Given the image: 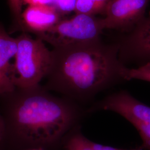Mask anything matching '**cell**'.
<instances>
[{"label": "cell", "mask_w": 150, "mask_h": 150, "mask_svg": "<svg viewBox=\"0 0 150 150\" xmlns=\"http://www.w3.org/2000/svg\"><path fill=\"white\" fill-rule=\"evenodd\" d=\"M23 4H28L30 6H52L53 0H22Z\"/></svg>", "instance_id": "9a60e30c"}, {"label": "cell", "mask_w": 150, "mask_h": 150, "mask_svg": "<svg viewBox=\"0 0 150 150\" xmlns=\"http://www.w3.org/2000/svg\"><path fill=\"white\" fill-rule=\"evenodd\" d=\"M149 4V0H111L103 14L105 28L131 31L146 15Z\"/></svg>", "instance_id": "52a82bcc"}, {"label": "cell", "mask_w": 150, "mask_h": 150, "mask_svg": "<svg viewBox=\"0 0 150 150\" xmlns=\"http://www.w3.org/2000/svg\"><path fill=\"white\" fill-rule=\"evenodd\" d=\"M122 76L124 81L139 80L150 82V62L134 68L125 67Z\"/></svg>", "instance_id": "8fae6325"}, {"label": "cell", "mask_w": 150, "mask_h": 150, "mask_svg": "<svg viewBox=\"0 0 150 150\" xmlns=\"http://www.w3.org/2000/svg\"><path fill=\"white\" fill-rule=\"evenodd\" d=\"M98 6L100 8L102 12V15L104 14L107 5L109 4L111 0H93Z\"/></svg>", "instance_id": "2e32d148"}, {"label": "cell", "mask_w": 150, "mask_h": 150, "mask_svg": "<svg viewBox=\"0 0 150 150\" xmlns=\"http://www.w3.org/2000/svg\"><path fill=\"white\" fill-rule=\"evenodd\" d=\"M17 50L16 38L10 36L0 23V95L15 88L10 80V73L12 65L10 60L15 56Z\"/></svg>", "instance_id": "9c48e42d"}, {"label": "cell", "mask_w": 150, "mask_h": 150, "mask_svg": "<svg viewBox=\"0 0 150 150\" xmlns=\"http://www.w3.org/2000/svg\"><path fill=\"white\" fill-rule=\"evenodd\" d=\"M26 150H45L43 148H34V149H31Z\"/></svg>", "instance_id": "ac0fdd59"}, {"label": "cell", "mask_w": 150, "mask_h": 150, "mask_svg": "<svg viewBox=\"0 0 150 150\" xmlns=\"http://www.w3.org/2000/svg\"><path fill=\"white\" fill-rule=\"evenodd\" d=\"M110 111L131 123L139 132L144 150H150V106L135 98L127 91L112 93L93 105L88 112Z\"/></svg>", "instance_id": "5b68a950"}, {"label": "cell", "mask_w": 150, "mask_h": 150, "mask_svg": "<svg viewBox=\"0 0 150 150\" xmlns=\"http://www.w3.org/2000/svg\"><path fill=\"white\" fill-rule=\"evenodd\" d=\"M17 50L10 78L15 87L27 88L40 85L48 74L51 63V50L43 41L25 33L16 38Z\"/></svg>", "instance_id": "3957f363"}, {"label": "cell", "mask_w": 150, "mask_h": 150, "mask_svg": "<svg viewBox=\"0 0 150 150\" xmlns=\"http://www.w3.org/2000/svg\"><path fill=\"white\" fill-rule=\"evenodd\" d=\"M2 122H1V116H0V143L1 141V139H2Z\"/></svg>", "instance_id": "e0dca14e"}, {"label": "cell", "mask_w": 150, "mask_h": 150, "mask_svg": "<svg viewBox=\"0 0 150 150\" xmlns=\"http://www.w3.org/2000/svg\"><path fill=\"white\" fill-rule=\"evenodd\" d=\"M76 0H53L52 6L63 16L75 11Z\"/></svg>", "instance_id": "5bb4252c"}, {"label": "cell", "mask_w": 150, "mask_h": 150, "mask_svg": "<svg viewBox=\"0 0 150 150\" xmlns=\"http://www.w3.org/2000/svg\"><path fill=\"white\" fill-rule=\"evenodd\" d=\"M64 150H144L140 146L134 149H121L92 142L86 138L77 127L67 134L62 142Z\"/></svg>", "instance_id": "30bf717a"}, {"label": "cell", "mask_w": 150, "mask_h": 150, "mask_svg": "<svg viewBox=\"0 0 150 150\" xmlns=\"http://www.w3.org/2000/svg\"><path fill=\"white\" fill-rule=\"evenodd\" d=\"M104 30L103 18L75 14L70 18H64L46 32L36 36L43 42L57 47L101 39Z\"/></svg>", "instance_id": "277c9868"}, {"label": "cell", "mask_w": 150, "mask_h": 150, "mask_svg": "<svg viewBox=\"0 0 150 150\" xmlns=\"http://www.w3.org/2000/svg\"><path fill=\"white\" fill-rule=\"evenodd\" d=\"M64 18L53 6H29L22 14V31L37 35L46 32Z\"/></svg>", "instance_id": "ba28073f"}, {"label": "cell", "mask_w": 150, "mask_h": 150, "mask_svg": "<svg viewBox=\"0 0 150 150\" xmlns=\"http://www.w3.org/2000/svg\"><path fill=\"white\" fill-rule=\"evenodd\" d=\"M116 43L119 59L126 67L127 64L139 67L150 62V11Z\"/></svg>", "instance_id": "8992f818"}, {"label": "cell", "mask_w": 150, "mask_h": 150, "mask_svg": "<svg viewBox=\"0 0 150 150\" xmlns=\"http://www.w3.org/2000/svg\"><path fill=\"white\" fill-rule=\"evenodd\" d=\"M125 67L119 59L117 43H105L101 38L54 47L43 86L77 103L89 101L124 81Z\"/></svg>", "instance_id": "7a4b0ae2"}, {"label": "cell", "mask_w": 150, "mask_h": 150, "mask_svg": "<svg viewBox=\"0 0 150 150\" xmlns=\"http://www.w3.org/2000/svg\"><path fill=\"white\" fill-rule=\"evenodd\" d=\"M82 113L77 103L52 95L40 84L15 87L0 95V149L54 147L78 125Z\"/></svg>", "instance_id": "6da1fadb"}, {"label": "cell", "mask_w": 150, "mask_h": 150, "mask_svg": "<svg viewBox=\"0 0 150 150\" xmlns=\"http://www.w3.org/2000/svg\"><path fill=\"white\" fill-rule=\"evenodd\" d=\"M11 12L13 15L16 27L23 30L22 22V7L23 5L22 0H8Z\"/></svg>", "instance_id": "4fadbf2b"}, {"label": "cell", "mask_w": 150, "mask_h": 150, "mask_svg": "<svg viewBox=\"0 0 150 150\" xmlns=\"http://www.w3.org/2000/svg\"><path fill=\"white\" fill-rule=\"evenodd\" d=\"M74 12L87 16L102 14L101 10L93 0H76Z\"/></svg>", "instance_id": "7c38bea8"}]
</instances>
